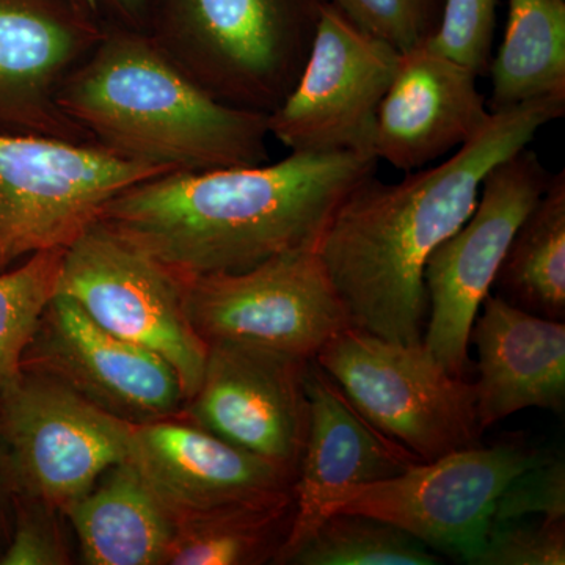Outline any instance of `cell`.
Returning <instances> with one entry per match:
<instances>
[{"instance_id":"6da1fadb","label":"cell","mask_w":565,"mask_h":565,"mask_svg":"<svg viewBox=\"0 0 565 565\" xmlns=\"http://www.w3.org/2000/svg\"><path fill=\"white\" fill-rule=\"evenodd\" d=\"M564 114L563 96L497 111L484 131L440 166L396 184L375 174L356 184L316 247L349 326L392 343L422 344L430 255L473 214L487 173Z\"/></svg>"},{"instance_id":"7a4b0ae2","label":"cell","mask_w":565,"mask_h":565,"mask_svg":"<svg viewBox=\"0 0 565 565\" xmlns=\"http://www.w3.org/2000/svg\"><path fill=\"white\" fill-rule=\"evenodd\" d=\"M374 156L291 152L277 163L166 172L122 189L98 223L178 278L244 273L281 253L318 247Z\"/></svg>"},{"instance_id":"3957f363","label":"cell","mask_w":565,"mask_h":565,"mask_svg":"<svg viewBox=\"0 0 565 565\" xmlns=\"http://www.w3.org/2000/svg\"><path fill=\"white\" fill-rule=\"evenodd\" d=\"M57 104L126 161L181 172L269 161L267 114L215 99L147 33H104L63 81Z\"/></svg>"},{"instance_id":"277c9868","label":"cell","mask_w":565,"mask_h":565,"mask_svg":"<svg viewBox=\"0 0 565 565\" xmlns=\"http://www.w3.org/2000/svg\"><path fill=\"white\" fill-rule=\"evenodd\" d=\"M332 0H173L161 50L218 102L264 114L299 81Z\"/></svg>"},{"instance_id":"5b68a950","label":"cell","mask_w":565,"mask_h":565,"mask_svg":"<svg viewBox=\"0 0 565 565\" xmlns=\"http://www.w3.org/2000/svg\"><path fill=\"white\" fill-rule=\"evenodd\" d=\"M166 172L98 143L0 131V273L68 248L118 192Z\"/></svg>"},{"instance_id":"8992f818","label":"cell","mask_w":565,"mask_h":565,"mask_svg":"<svg viewBox=\"0 0 565 565\" xmlns=\"http://www.w3.org/2000/svg\"><path fill=\"white\" fill-rule=\"evenodd\" d=\"M315 360L375 429L423 462L478 444L475 384L449 374L423 343L349 327Z\"/></svg>"},{"instance_id":"52a82bcc","label":"cell","mask_w":565,"mask_h":565,"mask_svg":"<svg viewBox=\"0 0 565 565\" xmlns=\"http://www.w3.org/2000/svg\"><path fill=\"white\" fill-rule=\"evenodd\" d=\"M180 280L185 315L206 344L225 341L313 360L351 327L316 248L281 253L244 273Z\"/></svg>"},{"instance_id":"ba28073f","label":"cell","mask_w":565,"mask_h":565,"mask_svg":"<svg viewBox=\"0 0 565 565\" xmlns=\"http://www.w3.org/2000/svg\"><path fill=\"white\" fill-rule=\"evenodd\" d=\"M546 459L548 452L523 441L471 446L416 463L394 478L351 487L334 498L327 516L338 512L375 516L430 550L470 564L486 544L494 505L505 487Z\"/></svg>"},{"instance_id":"9c48e42d","label":"cell","mask_w":565,"mask_h":565,"mask_svg":"<svg viewBox=\"0 0 565 565\" xmlns=\"http://www.w3.org/2000/svg\"><path fill=\"white\" fill-rule=\"evenodd\" d=\"M131 427L32 371L0 392V438L18 494L61 514L128 459Z\"/></svg>"},{"instance_id":"30bf717a","label":"cell","mask_w":565,"mask_h":565,"mask_svg":"<svg viewBox=\"0 0 565 565\" xmlns=\"http://www.w3.org/2000/svg\"><path fill=\"white\" fill-rule=\"evenodd\" d=\"M57 294L102 329L166 360L185 403L199 390L207 344L185 315L180 278L102 223L66 248Z\"/></svg>"},{"instance_id":"8fae6325","label":"cell","mask_w":565,"mask_h":565,"mask_svg":"<svg viewBox=\"0 0 565 565\" xmlns=\"http://www.w3.org/2000/svg\"><path fill=\"white\" fill-rule=\"evenodd\" d=\"M552 174L523 148L493 167L459 232L435 248L424 270L429 321L423 345L449 374L470 370V333L494 286L516 230L544 195Z\"/></svg>"},{"instance_id":"7c38bea8","label":"cell","mask_w":565,"mask_h":565,"mask_svg":"<svg viewBox=\"0 0 565 565\" xmlns=\"http://www.w3.org/2000/svg\"><path fill=\"white\" fill-rule=\"evenodd\" d=\"M399 57L392 44L364 32L329 3L299 81L267 114L270 136L291 152L374 156L375 114Z\"/></svg>"},{"instance_id":"4fadbf2b","label":"cell","mask_w":565,"mask_h":565,"mask_svg":"<svg viewBox=\"0 0 565 565\" xmlns=\"http://www.w3.org/2000/svg\"><path fill=\"white\" fill-rule=\"evenodd\" d=\"M308 362L252 345L207 343L202 382L182 415L297 476L310 414Z\"/></svg>"},{"instance_id":"5bb4252c","label":"cell","mask_w":565,"mask_h":565,"mask_svg":"<svg viewBox=\"0 0 565 565\" xmlns=\"http://www.w3.org/2000/svg\"><path fill=\"white\" fill-rule=\"evenodd\" d=\"M22 371L55 379L107 414L131 424L181 416L185 396L166 360L115 337L70 297L57 296L41 316Z\"/></svg>"},{"instance_id":"9a60e30c","label":"cell","mask_w":565,"mask_h":565,"mask_svg":"<svg viewBox=\"0 0 565 565\" xmlns=\"http://www.w3.org/2000/svg\"><path fill=\"white\" fill-rule=\"evenodd\" d=\"M129 463L177 522L294 494L296 475L244 451L184 415L132 424Z\"/></svg>"},{"instance_id":"2e32d148","label":"cell","mask_w":565,"mask_h":565,"mask_svg":"<svg viewBox=\"0 0 565 565\" xmlns=\"http://www.w3.org/2000/svg\"><path fill=\"white\" fill-rule=\"evenodd\" d=\"M85 10L47 0H0V128L95 143L57 104L63 81L104 35Z\"/></svg>"},{"instance_id":"e0dca14e","label":"cell","mask_w":565,"mask_h":565,"mask_svg":"<svg viewBox=\"0 0 565 565\" xmlns=\"http://www.w3.org/2000/svg\"><path fill=\"white\" fill-rule=\"evenodd\" d=\"M308 434L294 482L291 531L275 564H286L329 515L334 498L351 487L373 484L423 462L396 444L355 407L326 371L310 360L305 373Z\"/></svg>"},{"instance_id":"ac0fdd59","label":"cell","mask_w":565,"mask_h":565,"mask_svg":"<svg viewBox=\"0 0 565 565\" xmlns=\"http://www.w3.org/2000/svg\"><path fill=\"white\" fill-rule=\"evenodd\" d=\"M478 77L427 41L401 52L375 114L377 161L412 173L476 139L492 120Z\"/></svg>"},{"instance_id":"d6986e66","label":"cell","mask_w":565,"mask_h":565,"mask_svg":"<svg viewBox=\"0 0 565 565\" xmlns=\"http://www.w3.org/2000/svg\"><path fill=\"white\" fill-rule=\"evenodd\" d=\"M470 344L478 349L476 407L484 430L525 408L561 412L565 403V326L487 296Z\"/></svg>"},{"instance_id":"ffe728a7","label":"cell","mask_w":565,"mask_h":565,"mask_svg":"<svg viewBox=\"0 0 565 565\" xmlns=\"http://www.w3.org/2000/svg\"><path fill=\"white\" fill-rule=\"evenodd\" d=\"M90 565H166L177 520L128 460L66 509Z\"/></svg>"},{"instance_id":"44dd1931","label":"cell","mask_w":565,"mask_h":565,"mask_svg":"<svg viewBox=\"0 0 565 565\" xmlns=\"http://www.w3.org/2000/svg\"><path fill=\"white\" fill-rule=\"evenodd\" d=\"M492 114L565 98V0H509L504 39L489 68Z\"/></svg>"},{"instance_id":"7402d4cb","label":"cell","mask_w":565,"mask_h":565,"mask_svg":"<svg viewBox=\"0 0 565 565\" xmlns=\"http://www.w3.org/2000/svg\"><path fill=\"white\" fill-rule=\"evenodd\" d=\"M294 494L177 522L166 565H258L277 559L291 531Z\"/></svg>"},{"instance_id":"603a6c76","label":"cell","mask_w":565,"mask_h":565,"mask_svg":"<svg viewBox=\"0 0 565 565\" xmlns=\"http://www.w3.org/2000/svg\"><path fill=\"white\" fill-rule=\"evenodd\" d=\"M494 285L516 307L563 321L565 315V170L516 230Z\"/></svg>"},{"instance_id":"cb8c5ba5","label":"cell","mask_w":565,"mask_h":565,"mask_svg":"<svg viewBox=\"0 0 565 565\" xmlns=\"http://www.w3.org/2000/svg\"><path fill=\"white\" fill-rule=\"evenodd\" d=\"M296 565H437L440 556L401 527L364 514L338 512L294 550Z\"/></svg>"},{"instance_id":"d4e9b609","label":"cell","mask_w":565,"mask_h":565,"mask_svg":"<svg viewBox=\"0 0 565 565\" xmlns=\"http://www.w3.org/2000/svg\"><path fill=\"white\" fill-rule=\"evenodd\" d=\"M65 250L36 253L0 273V392L22 373L41 316L57 296Z\"/></svg>"},{"instance_id":"484cf974","label":"cell","mask_w":565,"mask_h":565,"mask_svg":"<svg viewBox=\"0 0 565 565\" xmlns=\"http://www.w3.org/2000/svg\"><path fill=\"white\" fill-rule=\"evenodd\" d=\"M364 32L405 52L426 43L440 25L446 0H332Z\"/></svg>"},{"instance_id":"4316f807","label":"cell","mask_w":565,"mask_h":565,"mask_svg":"<svg viewBox=\"0 0 565 565\" xmlns=\"http://www.w3.org/2000/svg\"><path fill=\"white\" fill-rule=\"evenodd\" d=\"M497 3L498 0H446L438 31L427 43L484 76L493 57Z\"/></svg>"},{"instance_id":"83f0119b","label":"cell","mask_w":565,"mask_h":565,"mask_svg":"<svg viewBox=\"0 0 565 565\" xmlns=\"http://www.w3.org/2000/svg\"><path fill=\"white\" fill-rule=\"evenodd\" d=\"M471 565H564L565 522L494 523Z\"/></svg>"},{"instance_id":"f1b7e54d","label":"cell","mask_w":565,"mask_h":565,"mask_svg":"<svg viewBox=\"0 0 565 565\" xmlns=\"http://www.w3.org/2000/svg\"><path fill=\"white\" fill-rule=\"evenodd\" d=\"M61 512L18 494L9 544L0 565H65L71 563Z\"/></svg>"},{"instance_id":"f546056e","label":"cell","mask_w":565,"mask_h":565,"mask_svg":"<svg viewBox=\"0 0 565 565\" xmlns=\"http://www.w3.org/2000/svg\"><path fill=\"white\" fill-rule=\"evenodd\" d=\"M530 515L565 522L563 459H546L516 476L498 498L492 525L523 520Z\"/></svg>"},{"instance_id":"4dcf8cb0","label":"cell","mask_w":565,"mask_h":565,"mask_svg":"<svg viewBox=\"0 0 565 565\" xmlns=\"http://www.w3.org/2000/svg\"><path fill=\"white\" fill-rule=\"evenodd\" d=\"M17 498V482H14L9 457H7L2 438H0V555H2L7 544H9Z\"/></svg>"},{"instance_id":"1f68e13d","label":"cell","mask_w":565,"mask_h":565,"mask_svg":"<svg viewBox=\"0 0 565 565\" xmlns=\"http://www.w3.org/2000/svg\"><path fill=\"white\" fill-rule=\"evenodd\" d=\"M115 6L118 7L131 20H137L141 11L147 7L148 0H114Z\"/></svg>"},{"instance_id":"d6a6232c","label":"cell","mask_w":565,"mask_h":565,"mask_svg":"<svg viewBox=\"0 0 565 565\" xmlns=\"http://www.w3.org/2000/svg\"><path fill=\"white\" fill-rule=\"evenodd\" d=\"M71 2L76 3L82 9L96 10V0H71Z\"/></svg>"}]
</instances>
